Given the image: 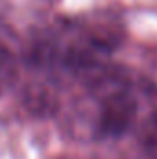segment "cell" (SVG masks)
Masks as SVG:
<instances>
[{
    "label": "cell",
    "mask_w": 157,
    "mask_h": 159,
    "mask_svg": "<svg viewBox=\"0 0 157 159\" xmlns=\"http://www.w3.org/2000/svg\"><path fill=\"white\" fill-rule=\"evenodd\" d=\"M102 102L100 117H98V129L100 135L105 137H122L133 124L137 115V102L131 91L115 93Z\"/></svg>",
    "instance_id": "1"
},
{
    "label": "cell",
    "mask_w": 157,
    "mask_h": 159,
    "mask_svg": "<svg viewBox=\"0 0 157 159\" xmlns=\"http://www.w3.org/2000/svg\"><path fill=\"white\" fill-rule=\"evenodd\" d=\"M22 106L34 117L46 119L57 111V96L43 83H28L22 91Z\"/></svg>",
    "instance_id": "2"
}]
</instances>
